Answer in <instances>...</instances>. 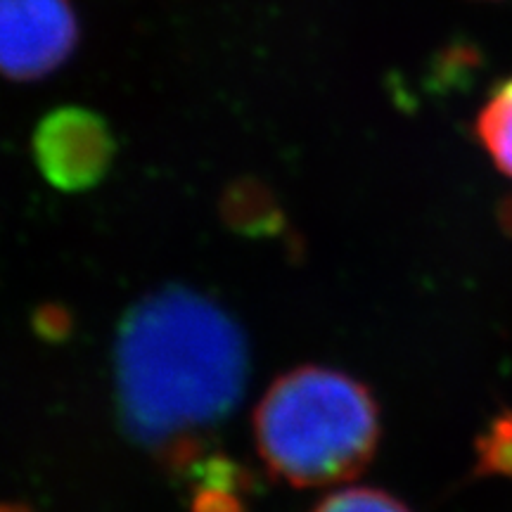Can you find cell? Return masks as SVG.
<instances>
[{"mask_svg":"<svg viewBox=\"0 0 512 512\" xmlns=\"http://www.w3.org/2000/svg\"><path fill=\"white\" fill-rule=\"evenodd\" d=\"M313 512H411L394 496L377 489H342L323 498Z\"/></svg>","mask_w":512,"mask_h":512,"instance_id":"obj_7","label":"cell"},{"mask_svg":"<svg viewBox=\"0 0 512 512\" xmlns=\"http://www.w3.org/2000/svg\"><path fill=\"white\" fill-rule=\"evenodd\" d=\"M31 150L38 171L53 188L83 192L98 185L114 162V133L98 112L57 107L36 126Z\"/></svg>","mask_w":512,"mask_h":512,"instance_id":"obj_4","label":"cell"},{"mask_svg":"<svg viewBox=\"0 0 512 512\" xmlns=\"http://www.w3.org/2000/svg\"><path fill=\"white\" fill-rule=\"evenodd\" d=\"M0 512H34L22 503H0Z\"/></svg>","mask_w":512,"mask_h":512,"instance_id":"obj_9","label":"cell"},{"mask_svg":"<svg viewBox=\"0 0 512 512\" xmlns=\"http://www.w3.org/2000/svg\"><path fill=\"white\" fill-rule=\"evenodd\" d=\"M81 24L72 0H0V76L46 79L74 55Z\"/></svg>","mask_w":512,"mask_h":512,"instance_id":"obj_3","label":"cell"},{"mask_svg":"<svg viewBox=\"0 0 512 512\" xmlns=\"http://www.w3.org/2000/svg\"><path fill=\"white\" fill-rule=\"evenodd\" d=\"M114 358L128 434L171 465L185 463L245 392L240 325L188 287H164L131 306Z\"/></svg>","mask_w":512,"mask_h":512,"instance_id":"obj_1","label":"cell"},{"mask_svg":"<svg viewBox=\"0 0 512 512\" xmlns=\"http://www.w3.org/2000/svg\"><path fill=\"white\" fill-rule=\"evenodd\" d=\"M477 475L512 479V411L496 415L479 437Z\"/></svg>","mask_w":512,"mask_h":512,"instance_id":"obj_6","label":"cell"},{"mask_svg":"<svg viewBox=\"0 0 512 512\" xmlns=\"http://www.w3.org/2000/svg\"><path fill=\"white\" fill-rule=\"evenodd\" d=\"M195 512H242L238 501L223 491H204L195 501Z\"/></svg>","mask_w":512,"mask_h":512,"instance_id":"obj_8","label":"cell"},{"mask_svg":"<svg viewBox=\"0 0 512 512\" xmlns=\"http://www.w3.org/2000/svg\"><path fill=\"white\" fill-rule=\"evenodd\" d=\"M477 136L498 169L512 178V79L501 83L482 107Z\"/></svg>","mask_w":512,"mask_h":512,"instance_id":"obj_5","label":"cell"},{"mask_svg":"<svg viewBox=\"0 0 512 512\" xmlns=\"http://www.w3.org/2000/svg\"><path fill=\"white\" fill-rule=\"evenodd\" d=\"M256 446L292 486L351 479L373 458L380 413L366 384L339 370L304 366L278 377L254 413Z\"/></svg>","mask_w":512,"mask_h":512,"instance_id":"obj_2","label":"cell"}]
</instances>
